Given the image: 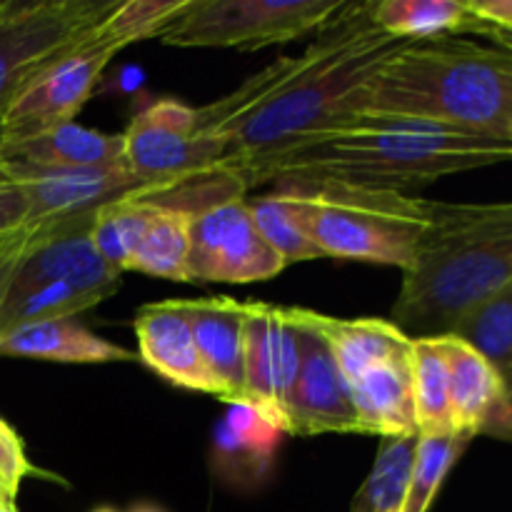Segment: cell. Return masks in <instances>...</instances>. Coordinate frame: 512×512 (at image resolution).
<instances>
[{
  "instance_id": "6da1fadb",
  "label": "cell",
  "mask_w": 512,
  "mask_h": 512,
  "mask_svg": "<svg viewBox=\"0 0 512 512\" xmlns=\"http://www.w3.org/2000/svg\"><path fill=\"white\" fill-rule=\"evenodd\" d=\"M405 40L373 20V3H343L295 58H278L215 103L195 108L198 130L225 145L223 168L238 178L255 160L358 113L378 70Z\"/></svg>"
},
{
  "instance_id": "7a4b0ae2",
  "label": "cell",
  "mask_w": 512,
  "mask_h": 512,
  "mask_svg": "<svg viewBox=\"0 0 512 512\" xmlns=\"http://www.w3.org/2000/svg\"><path fill=\"white\" fill-rule=\"evenodd\" d=\"M512 160V135L423 118L353 113L238 173L245 190L273 183H348L400 190Z\"/></svg>"
},
{
  "instance_id": "3957f363",
  "label": "cell",
  "mask_w": 512,
  "mask_h": 512,
  "mask_svg": "<svg viewBox=\"0 0 512 512\" xmlns=\"http://www.w3.org/2000/svg\"><path fill=\"white\" fill-rule=\"evenodd\" d=\"M410 40L378 70L358 113L512 135V35Z\"/></svg>"
},
{
  "instance_id": "277c9868",
  "label": "cell",
  "mask_w": 512,
  "mask_h": 512,
  "mask_svg": "<svg viewBox=\"0 0 512 512\" xmlns=\"http://www.w3.org/2000/svg\"><path fill=\"white\" fill-rule=\"evenodd\" d=\"M512 280V200H430V225L393 305L410 338L445 335Z\"/></svg>"
},
{
  "instance_id": "5b68a950",
  "label": "cell",
  "mask_w": 512,
  "mask_h": 512,
  "mask_svg": "<svg viewBox=\"0 0 512 512\" xmlns=\"http://www.w3.org/2000/svg\"><path fill=\"white\" fill-rule=\"evenodd\" d=\"M305 200L308 228L323 258L405 270L430 225V200L348 183L290 185Z\"/></svg>"
},
{
  "instance_id": "8992f818",
  "label": "cell",
  "mask_w": 512,
  "mask_h": 512,
  "mask_svg": "<svg viewBox=\"0 0 512 512\" xmlns=\"http://www.w3.org/2000/svg\"><path fill=\"white\" fill-rule=\"evenodd\" d=\"M120 0H8L0 13V148L10 105L48 65L78 48Z\"/></svg>"
},
{
  "instance_id": "52a82bcc",
  "label": "cell",
  "mask_w": 512,
  "mask_h": 512,
  "mask_svg": "<svg viewBox=\"0 0 512 512\" xmlns=\"http://www.w3.org/2000/svg\"><path fill=\"white\" fill-rule=\"evenodd\" d=\"M343 0H190L160 43L175 48L258 50L318 33Z\"/></svg>"
},
{
  "instance_id": "ba28073f",
  "label": "cell",
  "mask_w": 512,
  "mask_h": 512,
  "mask_svg": "<svg viewBox=\"0 0 512 512\" xmlns=\"http://www.w3.org/2000/svg\"><path fill=\"white\" fill-rule=\"evenodd\" d=\"M123 140V165L140 185V195L175 188L190 178L218 168L225 145L198 130L195 108L163 98L140 110Z\"/></svg>"
},
{
  "instance_id": "9c48e42d",
  "label": "cell",
  "mask_w": 512,
  "mask_h": 512,
  "mask_svg": "<svg viewBox=\"0 0 512 512\" xmlns=\"http://www.w3.org/2000/svg\"><path fill=\"white\" fill-rule=\"evenodd\" d=\"M108 20V18H105ZM103 25L93 30L78 48L65 53L53 65L35 75L23 93L13 100L3 123V153L8 145L70 123L95 93L100 75L123 45L105 33Z\"/></svg>"
},
{
  "instance_id": "30bf717a",
  "label": "cell",
  "mask_w": 512,
  "mask_h": 512,
  "mask_svg": "<svg viewBox=\"0 0 512 512\" xmlns=\"http://www.w3.org/2000/svg\"><path fill=\"white\" fill-rule=\"evenodd\" d=\"M283 270L280 255L255 228L245 198L190 218V283H265Z\"/></svg>"
},
{
  "instance_id": "8fae6325",
  "label": "cell",
  "mask_w": 512,
  "mask_h": 512,
  "mask_svg": "<svg viewBox=\"0 0 512 512\" xmlns=\"http://www.w3.org/2000/svg\"><path fill=\"white\" fill-rule=\"evenodd\" d=\"M300 368L295 308L245 303V398L285 433L288 400Z\"/></svg>"
},
{
  "instance_id": "7c38bea8",
  "label": "cell",
  "mask_w": 512,
  "mask_h": 512,
  "mask_svg": "<svg viewBox=\"0 0 512 512\" xmlns=\"http://www.w3.org/2000/svg\"><path fill=\"white\" fill-rule=\"evenodd\" d=\"M300 325V368L288 400L285 433H358L350 385L313 320V310L295 308Z\"/></svg>"
},
{
  "instance_id": "4fadbf2b",
  "label": "cell",
  "mask_w": 512,
  "mask_h": 512,
  "mask_svg": "<svg viewBox=\"0 0 512 512\" xmlns=\"http://www.w3.org/2000/svg\"><path fill=\"white\" fill-rule=\"evenodd\" d=\"M5 165V163H3ZM8 178L23 188L28 220L73 218L98 210L123 195L140 193L125 168H18L5 165Z\"/></svg>"
},
{
  "instance_id": "5bb4252c",
  "label": "cell",
  "mask_w": 512,
  "mask_h": 512,
  "mask_svg": "<svg viewBox=\"0 0 512 512\" xmlns=\"http://www.w3.org/2000/svg\"><path fill=\"white\" fill-rule=\"evenodd\" d=\"M133 333L138 340V358L168 380L185 390H198L220 398V388L195 343L193 325L183 300L150 303L135 313Z\"/></svg>"
},
{
  "instance_id": "9a60e30c",
  "label": "cell",
  "mask_w": 512,
  "mask_h": 512,
  "mask_svg": "<svg viewBox=\"0 0 512 512\" xmlns=\"http://www.w3.org/2000/svg\"><path fill=\"white\" fill-rule=\"evenodd\" d=\"M205 368L228 405L245 398V303L233 298L183 300Z\"/></svg>"
},
{
  "instance_id": "2e32d148",
  "label": "cell",
  "mask_w": 512,
  "mask_h": 512,
  "mask_svg": "<svg viewBox=\"0 0 512 512\" xmlns=\"http://www.w3.org/2000/svg\"><path fill=\"white\" fill-rule=\"evenodd\" d=\"M358 433L388 435L418 433L413 403V348L380 360L348 380Z\"/></svg>"
},
{
  "instance_id": "e0dca14e",
  "label": "cell",
  "mask_w": 512,
  "mask_h": 512,
  "mask_svg": "<svg viewBox=\"0 0 512 512\" xmlns=\"http://www.w3.org/2000/svg\"><path fill=\"white\" fill-rule=\"evenodd\" d=\"M448 363L450 405L455 430L485 435L503 410V378L500 370L480 350L453 333L438 335Z\"/></svg>"
},
{
  "instance_id": "ac0fdd59",
  "label": "cell",
  "mask_w": 512,
  "mask_h": 512,
  "mask_svg": "<svg viewBox=\"0 0 512 512\" xmlns=\"http://www.w3.org/2000/svg\"><path fill=\"white\" fill-rule=\"evenodd\" d=\"M0 163L18 168H125L123 140L120 133L83 128L70 120L8 145Z\"/></svg>"
},
{
  "instance_id": "d6986e66",
  "label": "cell",
  "mask_w": 512,
  "mask_h": 512,
  "mask_svg": "<svg viewBox=\"0 0 512 512\" xmlns=\"http://www.w3.org/2000/svg\"><path fill=\"white\" fill-rule=\"evenodd\" d=\"M0 358H28L45 363H133L135 353L90 333L75 318H45L13 330L0 340Z\"/></svg>"
},
{
  "instance_id": "ffe728a7",
  "label": "cell",
  "mask_w": 512,
  "mask_h": 512,
  "mask_svg": "<svg viewBox=\"0 0 512 512\" xmlns=\"http://www.w3.org/2000/svg\"><path fill=\"white\" fill-rule=\"evenodd\" d=\"M283 430L270 423L258 408L250 403H233L225 413L223 423L215 430V458L220 468L230 465L228 475L233 483L248 480L258 483L263 470L278 450Z\"/></svg>"
},
{
  "instance_id": "44dd1931",
  "label": "cell",
  "mask_w": 512,
  "mask_h": 512,
  "mask_svg": "<svg viewBox=\"0 0 512 512\" xmlns=\"http://www.w3.org/2000/svg\"><path fill=\"white\" fill-rule=\"evenodd\" d=\"M373 20L393 38L428 40L443 35H485L493 30L460 0H380L373 3Z\"/></svg>"
},
{
  "instance_id": "7402d4cb",
  "label": "cell",
  "mask_w": 512,
  "mask_h": 512,
  "mask_svg": "<svg viewBox=\"0 0 512 512\" xmlns=\"http://www.w3.org/2000/svg\"><path fill=\"white\" fill-rule=\"evenodd\" d=\"M255 228L260 230L265 243L280 255L285 268L305 260H320L323 253L315 245L308 228V210L300 193L290 185H280L275 193L260 198H245Z\"/></svg>"
},
{
  "instance_id": "603a6c76",
  "label": "cell",
  "mask_w": 512,
  "mask_h": 512,
  "mask_svg": "<svg viewBox=\"0 0 512 512\" xmlns=\"http://www.w3.org/2000/svg\"><path fill=\"white\" fill-rule=\"evenodd\" d=\"M413 403L418 435L458 433L450 405L448 363L438 335L413 338Z\"/></svg>"
},
{
  "instance_id": "cb8c5ba5",
  "label": "cell",
  "mask_w": 512,
  "mask_h": 512,
  "mask_svg": "<svg viewBox=\"0 0 512 512\" xmlns=\"http://www.w3.org/2000/svg\"><path fill=\"white\" fill-rule=\"evenodd\" d=\"M378 440L373 468L355 493L350 512H403L420 435H388Z\"/></svg>"
},
{
  "instance_id": "d4e9b609",
  "label": "cell",
  "mask_w": 512,
  "mask_h": 512,
  "mask_svg": "<svg viewBox=\"0 0 512 512\" xmlns=\"http://www.w3.org/2000/svg\"><path fill=\"white\" fill-rule=\"evenodd\" d=\"M190 218L175 210L155 208L143 230L138 248L130 258L128 270L153 275V278L190 283Z\"/></svg>"
},
{
  "instance_id": "484cf974",
  "label": "cell",
  "mask_w": 512,
  "mask_h": 512,
  "mask_svg": "<svg viewBox=\"0 0 512 512\" xmlns=\"http://www.w3.org/2000/svg\"><path fill=\"white\" fill-rule=\"evenodd\" d=\"M153 215V205L130 193L118 200L100 205L90 225V243L98 250L108 268L123 275L130 268L135 248Z\"/></svg>"
},
{
  "instance_id": "4316f807",
  "label": "cell",
  "mask_w": 512,
  "mask_h": 512,
  "mask_svg": "<svg viewBox=\"0 0 512 512\" xmlns=\"http://www.w3.org/2000/svg\"><path fill=\"white\" fill-rule=\"evenodd\" d=\"M475 435L470 433H445V435H420L415 450L413 470H410L408 495H405L403 512H428L433 500L438 498L445 478L460 455L468 450Z\"/></svg>"
},
{
  "instance_id": "83f0119b",
  "label": "cell",
  "mask_w": 512,
  "mask_h": 512,
  "mask_svg": "<svg viewBox=\"0 0 512 512\" xmlns=\"http://www.w3.org/2000/svg\"><path fill=\"white\" fill-rule=\"evenodd\" d=\"M485 355L498 370L512 365V280L470 310L450 330Z\"/></svg>"
},
{
  "instance_id": "f1b7e54d",
  "label": "cell",
  "mask_w": 512,
  "mask_h": 512,
  "mask_svg": "<svg viewBox=\"0 0 512 512\" xmlns=\"http://www.w3.org/2000/svg\"><path fill=\"white\" fill-rule=\"evenodd\" d=\"M33 473V465L25 458V450L15 430L5 420H0V488L15 498L20 480Z\"/></svg>"
},
{
  "instance_id": "f546056e",
  "label": "cell",
  "mask_w": 512,
  "mask_h": 512,
  "mask_svg": "<svg viewBox=\"0 0 512 512\" xmlns=\"http://www.w3.org/2000/svg\"><path fill=\"white\" fill-rule=\"evenodd\" d=\"M28 220V200L15 180H0V240L20 228Z\"/></svg>"
},
{
  "instance_id": "4dcf8cb0",
  "label": "cell",
  "mask_w": 512,
  "mask_h": 512,
  "mask_svg": "<svg viewBox=\"0 0 512 512\" xmlns=\"http://www.w3.org/2000/svg\"><path fill=\"white\" fill-rule=\"evenodd\" d=\"M468 5L493 33L512 35V0H468Z\"/></svg>"
},
{
  "instance_id": "1f68e13d",
  "label": "cell",
  "mask_w": 512,
  "mask_h": 512,
  "mask_svg": "<svg viewBox=\"0 0 512 512\" xmlns=\"http://www.w3.org/2000/svg\"><path fill=\"white\" fill-rule=\"evenodd\" d=\"M500 378H503V410L493 420V425L485 430V435L512 443V365L500 370Z\"/></svg>"
},
{
  "instance_id": "d6a6232c",
  "label": "cell",
  "mask_w": 512,
  "mask_h": 512,
  "mask_svg": "<svg viewBox=\"0 0 512 512\" xmlns=\"http://www.w3.org/2000/svg\"><path fill=\"white\" fill-rule=\"evenodd\" d=\"M93 512H165L163 508H158V505L153 503H138V505H130V508L120 510V508H98Z\"/></svg>"
},
{
  "instance_id": "836d02e7",
  "label": "cell",
  "mask_w": 512,
  "mask_h": 512,
  "mask_svg": "<svg viewBox=\"0 0 512 512\" xmlns=\"http://www.w3.org/2000/svg\"><path fill=\"white\" fill-rule=\"evenodd\" d=\"M0 512H18V508H15V500H8V503L0 505Z\"/></svg>"
},
{
  "instance_id": "e575fe53",
  "label": "cell",
  "mask_w": 512,
  "mask_h": 512,
  "mask_svg": "<svg viewBox=\"0 0 512 512\" xmlns=\"http://www.w3.org/2000/svg\"><path fill=\"white\" fill-rule=\"evenodd\" d=\"M8 500H15V498H10V495L5 493L3 488H0V505H3V503H8Z\"/></svg>"
},
{
  "instance_id": "d590c367",
  "label": "cell",
  "mask_w": 512,
  "mask_h": 512,
  "mask_svg": "<svg viewBox=\"0 0 512 512\" xmlns=\"http://www.w3.org/2000/svg\"><path fill=\"white\" fill-rule=\"evenodd\" d=\"M3 178H8V170H5V165L0 163V180H3Z\"/></svg>"
},
{
  "instance_id": "8d00e7d4",
  "label": "cell",
  "mask_w": 512,
  "mask_h": 512,
  "mask_svg": "<svg viewBox=\"0 0 512 512\" xmlns=\"http://www.w3.org/2000/svg\"><path fill=\"white\" fill-rule=\"evenodd\" d=\"M5 5H8V0H0V13H3V10H5Z\"/></svg>"
}]
</instances>
